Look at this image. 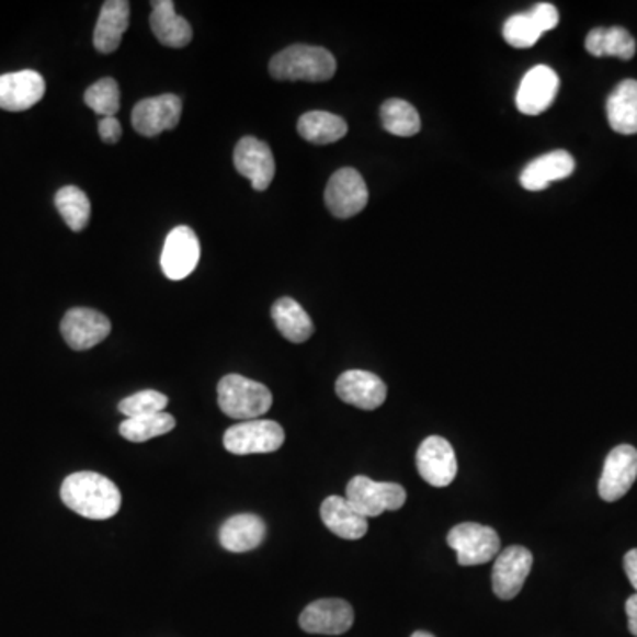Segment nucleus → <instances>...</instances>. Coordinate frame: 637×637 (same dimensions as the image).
I'll return each instance as SVG.
<instances>
[{
    "instance_id": "obj_29",
    "label": "nucleus",
    "mask_w": 637,
    "mask_h": 637,
    "mask_svg": "<svg viewBox=\"0 0 637 637\" xmlns=\"http://www.w3.org/2000/svg\"><path fill=\"white\" fill-rule=\"evenodd\" d=\"M175 418L172 414L157 413L149 417L126 418L120 425L121 436L132 443H146L152 437H160L174 431Z\"/></svg>"
},
{
    "instance_id": "obj_26",
    "label": "nucleus",
    "mask_w": 637,
    "mask_h": 637,
    "mask_svg": "<svg viewBox=\"0 0 637 637\" xmlns=\"http://www.w3.org/2000/svg\"><path fill=\"white\" fill-rule=\"evenodd\" d=\"M588 54L595 57H618V59L630 60L636 56V39L630 36L624 27H599L593 29L588 34Z\"/></svg>"
},
{
    "instance_id": "obj_17",
    "label": "nucleus",
    "mask_w": 637,
    "mask_h": 637,
    "mask_svg": "<svg viewBox=\"0 0 637 637\" xmlns=\"http://www.w3.org/2000/svg\"><path fill=\"white\" fill-rule=\"evenodd\" d=\"M45 79L33 69L0 75V109L23 112L33 109L45 96Z\"/></svg>"
},
{
    "instance_id": "obj_9",
    "label": "nucleus",
    "mask_w": 637,
    "mask_h": 637,
    "mask_svg": "<svg viewBox=\"0 0 637 637\" xmlns=\"http://www.w3.org/2000/svg\"><path fill=\"white\" fill-rule=\"evenodd\" d=\"M183 101L175 94H161L138 101L132 112L135 132L144 137H157L180 124Z\"/></svg>"
},
{
    "instance_id": "obj_18",
    "label": "nucleus",
    "mask_w": 637,
    "mask_h": 637,
    "mask_svg": "<svg viewBox=\"0 0 637 637\" xmlns=\"http://www.w3.org/2000/svg\"><path fill=\"white\" fill-rule=\"evenodd\" d=\"M337 395L349 406L374 411L386 400V385L380 377L367 371H348L337 379Z\"/></svg>"
},
{
    "instance_id": "obj_35",
    "label": "nucleus",
    "mask_w": 637,
    "mask_h": 637,
    "mask_svg": "<svg viewBox=\"0 0 637 637\" xmlns=\"http://www.w3.org/2000/svg\"><path fill=\"white\" fill-rule=\"evenodd\" d=\"M100 137L103 143L106 144H117L121 140V135H123V128H121L120 121L115 117H103L100 121Z\"/></svg>"
},
{
    "instance_id": "obj_10",
    "label": "nucleus",
    "mask_w": 637,
    "mask_h": 637,
    "mask_svg": "<svg viewBox=\"0 0 637 637\" xmlns=\"http://www.w3.org/2000/svg\"><path fill=\"white\" fill-rule=\"evenodd\" d=\"M533 555L523 546L507 547L496 556L492 569V590L501 601H512L523 590L532 572Z\"/></svg>"
},
{
    "instance_id": "obj_2",
    "label": "nucleus",
    "mask_w": 637,
    "mask_h": 637,
    "mask_svg": "<svg viewBox=\"0 0 637 637\" xmlns=\"http://www.w3.org/2000/svg\"><path fill=\"white\" fill-rule=\"evenodd\" d=\"M335 71V57L321 46H287L270 62L271 77L284 82H326L333 79Z\"/></svg>"
},
{
    "instance_id": "obj_21",
    "label": "nucleus",
    "mask_w": 637,
    "mask_h": 637,
    "mask_svg": "<svg viewBox=\"0 0 637 637\" xmlns=\"http://www.w3.org/2000/svg\"><path fill=\"white\" fill-rule=\"evenodd\" d=\"M218 538L221 547L230 553H248L258 549L266 538V523L259 515H232L221 524Z\"/></svg>"
},
{
    "instance_id": "obj_1",
    "label": "nucleus",
    "mask_w": 637,
    "mask_h": 637,
    "mask_svg": "<svg viewBox=\"0 0 637 637\" xmlns=\"http://www.w3.org/2000/svg\"><path fill=\"white\" fill-rule=\"evenodd\" d=\"M60 500L75 514L91 521H106L120 512L123 498L111 478L100 473L79 471L62 481Z\"/></svg>"
},
{
    "instance_id": "obj_22",
    "label": "nucleus",
    "mask_w": 637,
    "mask_h": 637,
    "mask_svg": "<svg viewBox=\"0 0 637 637\" xmlns=\"http://www.w3.org/2000/svg\"><path fill=\"white\" fill-rule=\"evenodd\" d=\"M129 25V2L126 0H106L101 8L100 19L94 27L92 42L101 54H112L120 48L121 42Z\"/></svg>"
},
{
    "instance_id": "obj_28",
    "label": "nucleus",
    "mask_w": 637,
    "mask_h": 637,
    "mask_svg": "<svg viewBox=\"0 0 637 637\" xmlns=\"http://www.w3.org/2000/svg\"><path fill=\"white\" fill-rule=\"evenodd\" d=\"M380 123L388 134L397 137H413L422 129V120L411 103L403 100H388L380 106Z\"/></svg>"
},
{
    "instance_id": "obj_24",
    "label": "nucleus",
    "mask_w": 637,
    "mask_h": 637,
    "mask_svg": "<svg viewBox=\"0 0 637 637\" xmlns=\"http://www.w3.org/2000/svg\"><path fill=\"white\" fill-rule=\"evenodd\" d=\"M611 128L619 135L637 134V80L627 79L616 86L605 103Z\"/></svg>"
},
{
    "instance_id": "obj_14",
    "label": "nucleus",
    "mask_w": 637,
    "mask_h": 637,
    "mask_svg": "<svg viewBox=\"0 0 637 637\" xmlns=\"http://www.w3.org/2000/svg\"><path fill=\"white\" fill-rule=\"evenodd\" d=\"M420 477L432 487H448L457 477V457L445 437L431 436L417 452Z\"/></svg>"
},
{
    "instance_id": "obj_25",
    "label": "nucleus",
    "mask_w": 637,
    "mask_h": 637,
    "mask_svg": "<svg viewBox=\"0 0 637 637\" xmlns=\"http://www.w3.org/2000/svg\"><path fill=\"white\" fill-rule=\"evenodd\" d=\"M271 317L280 333L294 344L307 342L314 333V322L305 308L293 298H280L271 308Z\"/></svg>"
},
{
    "instance_id": "obj_4",
    "label": "nucleus",
    "mask_w": 637,
    "mask_h": 637,
    "mask_svg": "<svg viewBox=\"0 0 637 637\" xmlns=\"http://www.w3.org/2000/svg\"><path fill=\"white\" fill-rule=\"evenodd\" d=\"M406 498H408L406 489L399 484L376 481L363 475L349 481L345 489V500L367 519L402 509Z\"/></svg>"
},
{
    "instance_id": "obj_12",
    "label": "nucleus",
    "mask_w": 637,
    "mask_h": 637,
    "mask_svg": "<svg viewBox=\"0 0 637 637\" xmlns=\"http://www.w3.org/2000/svg\"><path fill=\"white\" fill-rule=\"evenodd\" d=\"M354 624V611L342 599H321L312 602L299 615V627L308 634L340 636Z\"/></svg>"
},
{
    "instance_id": "obj_11",
    "label": "nucleus",
    "mask_w": 637,
    "mask_h": 637,
    "mask_svg": "<svg viewBox=\"0 0 637 637\" xmlns=\"http://www.w3.org/2000/svg\"><path fill=\"white\" fill-rule=\"evenodd\" d=\"M201 259V241L193 229L180 225L167 236L161 252V270L167 278L184 280L192 275Z\"/></svg>"
},
{
    "instance_id": "obj_7",
    "label": "nucleus",
    "mask_w": 637,
    "mask_h": 637,
    "mask_svg": "<svg viewBox=\"0 0 637 637\" xmlns=\"http://www.w3.org/2000/svg\"><path fill=\"white\" fill-rule=\"evenodd\" d=\"M326 206L340 220L359 215L368 202V189L359 170L345 167L331 175L325 192Z\"/></svg>"
},
{
    "instance_id": "obj_27",
    "label": "nucleus",
    "mask_w": 637,
    "mask_h": 637,
    "mask_svg": "<svg viewBox=\"0 0 637 637\" xmlns=\"http://www.w3.org/2000/svg\"><path fill=\"white\" fill-rule=\"evenodd\" d=\"M298 134L312 144L339 143L348 134V123L340 115L325 111L303 114L298 121Z\"/></svg>"
},
{
    "instance_id": "obj_23",
    "label": "nucleus",
    "mask_w": 637,
    "mask_h": 637,
    "mask_svg": "<svg viewBox=\"0 0 637 637\" xmlns=\"http://www.w3.org/2000/svg\"><path fill=\"white\" fill-rule=\"evenodd\" d=\"M149 23H151L152 33L161 45L170 46V48H183L192 42V25L183 16L175 13L172 0L152 2Z\"/></svg>"
},
{
    "instance_id": "obj_34",
    "label": "nucleus",
    "mask_w": 637,
    "mask_h": 637,
    "mask_svg": "<svg viewBox=\"0 0 637 637\" xmlns=\"http://www.w3.org/2000/svg\"><path fill=\"white\" fill-rule=\"evenodd\" d=\"M527 14H530V19H532L533 23L537 25V29L542 34L558 27L559 13L553 4L542 2V4L535 5V8H533V10Z\"/></svg>"
},
{
    "instance_id": "obj_31",
    "label": "nucleus",
    "mask_w": 637,
    "mask_h": 637,
    "mask_svg": "<svg viewBox=\"0 0 637 637\" xmlns=\"http://www.w3.org/2000/svg\"><path fill=\"white\" fill-rule=\"evenodd\" d=\"M92 112L101 117H115L121 109L120 86L114 79H101L92 83L83 96Z\"/></svg>"
},
{
    "instance_id": "obj_20",
    "label": "nucleus",
    "mask_w": 637,
    "mask_h": 637,
    "mask_svg": "<svg viewBox=\"0 0 637 637\" xmlns=\"http://www.w3.org/2000/svg\"><path fill=\"white\" fill-rule=\"evenodd\" d=\"M576 169L570 152L558 149V151L547 152L544 157L533 160L521 174V184L530 192H542L546 190L553 181L567 180Z\"/></svg>"
},
{
    "instance_id": "obj_16",
    "label": "nucleus",
    "mask_w": 637,
    "mask_h": 637,
    "mask_svg": "<svg viewBox=\"0 0 637 637\" xmlns=\"http://www.w3.org/2000/svg\"><path fill=\"white\" fill-rule=\"evenodd\" d=\"M559 79L555 69L549 66H535L524 75L519 86L515 103L521 114L538 115L555 103L558 94Z\"/></svg>"
},
{
    "instance_id": "obj_32",
    "label": "nucleus",
    "mask_w": 637,
    "mask_h": 637,
    "mask_svg": "<svg viewBox=\"0 0 637 637\" xmlns=\"http://www.w3.org/2000/svg\"><path fill=\"white\" fill-rule=\"evenodd\" d=\"M169 406V397L157 390H144L121 400L120 411L126 418L149 417L163 413Z\"/></svg>"
},
{
    "instance_id": "obj_6",
    "label": "nucleus",
    "mask_w": 637,
    "mask_h": 637,
    "mask_svg": "<svg viewBox=\"0 0 637 637\" xmlns=\"http://www.w3.org/2000/svg\"><path fill=\"white\" fill-rule=\"evenodd\" d=\"M446 542L457 553L458 565L463 567L489 564L501 549L496 530L478 523L457 524L450 530Z\"/></svg>"
},
{
    "instance_id": "obj_33",
    "label": "nucleus",
    "mask_w": 637,
    "mask_h": 637,
    "mask_svg": "<svg viewBox=\"0 0 637 637\" xmlns=\"http://www.w3.org/2000/svg\"><path fill=\"white\" fill-rule=\"evenodd\" d=\"M503 37L514 48H530L541 39L542 33L530 19V14L519 13L504 22Z\"/></svg>"
},
{
    "instance_id": "obj_15",
    "label": "nucleus",
    "mask_w": 637,
    "mask_h": 637,
    "mask_svg": "<svg viewBox=\"0 0 637 637\" xmlns=\"http://www.w3.org/2000/svg\"><path fill=\"white\" fill-rule=\"evenodd\" d=\"M235 167L252 183V189L264 192L275 178V158L270 146L255 137H243L235 149Z\"/></svg>"
},
{
    "instance_id": "obj_13",
    "label": "nucleus",
    "mask_w": 637,
    "mask_h": 637,
    "mask_svg": "<svg viewBox=\"0 0 637 637\" xmlns=\"http://www.w3.org/2000/svg\"><path fill=\"white\" fill-rule=\"evenodd\" d=\"M637 478V450L630 445H619L605 457L599 494L602 500L618 501L630 491Z\"/></svg>"
},
{
    "instance_id": "obj_36",
    "label": "nucleus",
    "mask_w": 637,
    "mask_h": 637,
    "mask_svg": "<svg viewBox=\"0 0 637 637\" xmlns=\"http://www.w3.org/2000/svg\"><path fill=\"white\" fill-rule=\"evenodd\" d=\"M624 569L628 581L637 593V549L628 550L624 558Z\"/></svg>"
},
{
    "instance_id": "obj_19",
    "label": "nucleus",
    "mask_w": 637,
    "mask_h": 637,
    "mask_svg": "<svg viewBox=\"0 0 637 637\" xmlns=\"http://www.w3.org/2000/svg\"><path fill=\"white\" fill-rule=\"evenodd\" d=\"M321 519L325 526L337 537L345 541H360L368 532L367 517H363L345 496H330L321 504Z\"/></svg>"
},
{
    "instance_id": "obj_30",
    "label": "nucleus",
    "mask_w": 637,
    "mask_h": 637,
    "mask_svg": "<svg viewBox=\"0 0 637 637\" xmlns=\"http://www.w3.org/2000/svg\"><path fill=\"white\" fill-rule=\"evenodd\" d=\"M56 207L62 220L73 232L86 229L91 220V202L88 195L77 186L60 189L56 195Z\"/></svg>"
},
{
    "instance_id": "obj_8",
    "label": "nucleus",
    "mask_w": 637,
    "mask_h": 637,
    "mask_svg": "<svg viewBox=\"0 0 637 637\" xmlns=\"http://www.w3.org/2000/svg\"><path fill=\"white\" fill-rule=\"evenodd\" d=\"M111 331L109 317L92 308H71L60 322L62 339L75 351H89L111 335Z\"/></svg>"
},
{
    "instance_id": "obj_37",
    "label": "nucleus",
    "mask_w": 637,
    "mask_h": 637,
    "mask_svg": "<svg viewBox=\"0 0 637 637\" xmlns=\"http://www.w3.org/2000/svg\"><path fill=\"white\" fill-rule=\"evenodd\" d=\"M625 613H627L628 618V630H630L633 636L637 637V593L628 596L627 604H625Z\"/></svg>"
},
{
    "instance_id": "obj_3",
    "label": "nucleus",
    "mask_w": 637,
    "mask_h": 637,
    "mask_svg": "<svg viewBox=\"0 0 637 637\" xmlns=\"http://www.w3.org/2000/svg\"><path fill=\"white\" fill-rule=\"evenodd\" d=\"M218 406L235 420H258L273 406L270 388L239 374H229L218 383Z\"/></svg>"
},
{
    "instance_id": "obj_5",
    "label": "nucleus",
    "mask_w": 637,
    "mask_h": 637,
    "mask_svg": "<svg viewBox=\"0 0 637 637\" xmlns=\"http://www.w3.org/2000/svg\"><path fill=\"white\" fill-rule=\"evenodd\" d=\"M285 432L273 420H248L229 426L224 434V446L235 455L271 454L282 448Z\"/></svg>"
},
{
    "instance_id": "obj_38",
    "label": "nucleus",
    "mask_w": 637,
    "mask_h": 637,
    "mask_svg": "<svg viewBox=\"0 0 637 637\" xmlns=\"http://www.w3.org/2000/svg\"><path fill=\"white\" fill-rule=\"evenodd\" d=\"M411 637H436V636H432L431 633H425V630H418V633H414L413 636Z\"/></svg>"
}]
</instances>
